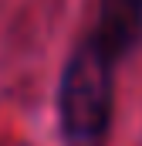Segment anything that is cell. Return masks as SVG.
I'll use <instances>...</instances> for the list:
<instances>
[{
  "label": "cell",
  "mask_w": 142,
  "mask_h": 146,
  "mask_svg": "<svg viewBox=\"0 0 142 146\" xmlns=\"http://www.w3.org/2000/svg\"><path fill=\"white\" fill-rule=\"evenodd\" d=\"M118 68L81 37L58 78V133L61 146H105L115 115Z\"/></svg>",
  "instance_id": "1"
},
{
  "label": "cell",
  "mask_w": 142,
  "mask_h": 146,
  "mask_svg": "<svg viewBox=\"0 0 142 146\" xmlns=\"http://www.w3.org/2000/svg\"><path fill=\"white\" fill-rule=\"evenodd\" d=\"M85 41L118 68L135 48H142V0H98Z\"/></svg>",
  "instance_id": "2"
}]
</instances>
